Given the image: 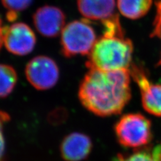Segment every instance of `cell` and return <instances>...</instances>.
<instances>
[{
    "label": "cell",
    "instance_id": "obj_1",
    "mask_svg": "<svg viewBox=\"0 0 161 161\" xmlns=\"http://www.w3.org/2000/svg\"><path fill=\"white\" fill-rule=\"evenodd\" d=\"M130 69H91L80 82L78 95L83 107L101 117L122 112L131 98Z\"/></svg>",
    "mask_w": 161,
    "mask_h": 161
},
{
    "label": "cell",
    "instance_id": "obj_2",
    "mask_svg": "<svg viewBox=\"0 0 161 161\" xmlns=\"http://www.w3.org/2000/svg\"><path fill=\"white\" fill-rule=\"evenodd\" d=\"M103 34L97 39L86 62L89 69L105 70L130 69L132 42L125 36L117 14L103 21Z\"/></svg>",
    "mask_w": 161,
    "mask_h": 161
},
{
    "label": "cell",
    "instance_id": "obj_3",
    "mask_svg": "<svg viewBox=\"0 0 161 161\" xmlns=\"http://www.w3.org/2000/svg\"><path fill=\"white\" fill-rule=\"evenodd\" d=\"M96 34L86 20H75L61 32L60 50L66 58L89 54L96 42Z\"/></svg>",
    "mask_w": 161,
    "mask_h": 161
},
{
    "label": "cell",
    "instance_id": "obj_4",
    "mask_svg": "<svg viewBox=\"0 0 161 161\" xmlns=\"http://www.w3.org/2000/svg\"><path fill=\"white\" fill-rule=\"evenodd\" d=\"M114 130L118 142L125 147H143L152 138L150 120L140 114L124 115L115 124Z\"/></svg>",
    "mask_w": 161,
    "mask_h": 161
},
{
    "label": "cell",
    "instance_id": "obj_5",
    "mask_svg": "<svg viewBox=\"0 0 161 161\" xmlns=\"http://www.w3.org/2000/svg\"><path fill=\"white\" fill-rule=\"evenodd\" d=\"M25 74L29 83L38 90L53 87L59 79V69L53 59L37 56L28 63Z\"/></svg>",
    "mask_w": 161,
    "mask_h": 161
},
{
    "label": "cell",
    "instance_id": "obj_6",
    "mask_svg": "<svg viewBox=\"0 0 161 161\" xmlns=\"http://www.w3.org/2000/svg\"><path fill=\"white\" fill-rule=\"evenodd\" d=\"M36 43L35 34L26 24L16 22L4 27L3 44L9 53L24 56L32 51Z\"/></svg>",
    "mask_w": 161,
    "mask_h": 161
},
{
    "label": "cell",
    "instance_id": "obj_7",
    "mask_svg": "<svg viewBox=\"0 0 161 161\" xmlns=\"http://www.w3.org/2000/svg\"><path fill=\"white\" fill-rule=\"evenodd\" d=\"M130 72L140 88L144 109L150 114L161 117V85L150 81L144 70L134 64L131 65Z\"/></svg>",
    "mask_w": 161,
    "mask_h": 161
},
{
    "label": "cell",
    "instance_id": "obj_8",
    "mask_svg": "<svg viewBox=\"0 0 161 161\" xmlns=\"http://www.w3.org/2000/svg\"><path fill=\"white\" fill-rule=\"evenodd\" d=\"M65 14L60 8L44 6L38 8L33 15V22L37 31L47 38H54L64 28Z\"/></svg>",
    "mask_w": 161,
    "mask_h": 161
},
{
    "label": "cell",
    "instance_id": "obj_9",
    "mask_svg": "<svg viewBox=\"0 0 161 161\" xmlns=\"http://www.w3.org/2000/svg\"><path fill=\"white\" fill-rule=\"evenodd\" d=\"M92 141L87 135L73 132L66 136L60 146V152L65 161H82L92 151Z\"/></svg>",
    "mask_w": 161,
    "mask_h": 161
},
{
    "label": "cell",
    "instance_id": "obj_10",
    "mask_svg": "<svg viewBox=\"0 0 161 161\" xmlns=\"http://www.w3.org/2000/svg\"><path fill=\"white\" fill-rule=\"evenodd\" d=\"M80 14L87 19L103 22L115 16V0H77Z\"/></svg>",
    "mask_w": 161,
    "mask_h": 161
},
{
    "label": "cell",
    "instance_id": "obj_11",
    "mask_svg": "<svg viewBox=\"0 0 161 161\" xmlns=\"http://www.w3.org/2000/svg\"><path fill=\"white\" fill-rule=\"evenodd\" d=\"M118 8L124 17L136 19L144 16L150 10L153 0H118Z\"/></svg>",
    "mask_w": 161,
    "mask_h": 161
},
{
    "label": "cell",
    "instance_id": "obj_12",
    "mask_svg": "<svg viewBox=\"0 0 161 161\" xmlns=\"http://www.w3.org/2000/svg\"><path fill=\"white\" fill-rule=\"evenodd\" d=\"M18 75L14 67L0 64V98L8 97L16 86Z\"/></svg>",
    "mask_w": 161,
    "mask_h": 161
},
{
    "label": "cell",
    "instance_id": "obj_13",
    "mask_svg": "<svg viewBox=\"0 0 161 161\" xmlns=\"http://www.w3.org/2000/svg\"><path fill=\"white\" fill-rule=\"evenodd\" d=\"M113 161H161V145L153 150L136 151L128 156L118 154Z\"/></svg>",
    "mask_w": 161,
    "mask_h": 161
},
{
    "label": "cell",
    "instance_id": "obj_14",
    "mask_svg": "<svg viewBox=\"0 0 161 161\" xmlns=\"http://www.w3.org/2000/svg\"><path fill=\"white\" fill-rule=\"evenodd\" d=\"M33 0H2L3 7L8 10L7 18L9 22H14L19 12L26 9Z\"/></svg>",
    "mask_w": 161,
    "mask_h": 161
},
{
    "label": "cell",
    "instance_id": "obj_15",
    "mask_svg": "<svg viewBox=\"0 0 161 161\" xmlns=\"http://www.w3.org/2000/svg\"><path fill=\"white\" fill-rule=\"evenodd\" d=\"M10 120L9 115L4 111L0 110V161H6L5 153H6V142L3 136V128L6 124Z\"/></svg>",
    "mask_w": 161,
    "mask_h": 161
},
{
    "label": "cell",
    "instance_id": "obj_16",
    "mask_svg": "<svg viewBox=\"0 0 161 161\" xmlns=\"http://www.w3.org/2000/svg\"><path fill=\"white\" fill-rule=\"evenodd\" d=\"M156 5H157V14L154 21V30L152 36H155L161 38V0H158ZM157 64L161 65V57Z\"/></svg>",
    "mask_w": 161,
    "mask_h": 161
},
{
    "label": "cell",
    "instance_id": "obj_17",
    "mask_svg": "<svg viewBox=\"0 0 161 161\" xmlns=\"http://www.w3.org/2000/svg\"><path fill=\"white\" fill-rule=\"evenodd\" d=\"M3 31L4 27L2 24V20L0 18V50H1L3 44Z\"/></svg>",
    "mask_w": 161,
    "mask_h": 161
}]
</instances>
